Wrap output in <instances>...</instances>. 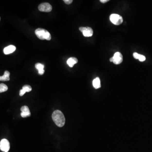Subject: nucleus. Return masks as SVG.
I'll return each mask as SVG.
<instances>
[{
  "mask_svg": "<svg viewBox=\"0 0 152 152\" xmlns=\"http://www.w3.org/2000/svg\"><path fill=\"white\" fill-rule=\"evenodd\" d=\"M139 55H140V54H138L137 53H133V54L134 58H135L136 59H139Z\"/></svg>",
  "mask_w": 152,
  "mask_h": 152,
  "instance_id": "nucleus-18",
  "label": "nucleus"
},
{
  "mask_svg": "<svg viewBox=\"0 0 152 152\" xmlns=\"http://www.w3.org/2000/svg\"><path fill=\"white\" fill-rule=\"evenodd\" d=\"M16 46L14 45H10L6 47L3 50V53L5 54H8L13 53L16 50Z\"/></svg>",
  "mask_w": 152,
  "mask_h": 152,
  "instance_id": "nucleus-8",
  "label": "nucleus"
},
{
  "mask_svg": "<svg viewBox=\"0 0 152 152\" xmlns=\"http://www.w3.org/2000/svg\"><path fill=\"white\" fill-rule=\"evenodd\" d=\"M26 93V92L24 91V90L21 89L19 91V96H23L25 94V93Z\"/></svg>",
  "mask_w": 152,
  "mask_h": 152,
  "instance_id": "nucleus-20",
  "label": "nucleus"
},
{
  "mask_svg": "<svg viewBox=\"0 0 152 152\" xmlns=\"http://www.w3.org/2000/svg\"><path fill=\"white\" fill-rule=\"evenodd\" d=\"M8 87L4 84L1 83L0 84V93L4 92L8 90Z\"/></svg>",
  "mask_w": 152,
  "mask_h": 152,
  "instance_id": "nucleus-12",
  "label": "nucleus"
},
{
  "mask_svg": "<svg viewBox=\"0 0 152 152\" xmlns=\"http://www.w3.org/2000/svg\"><path fill=\"white\" fill-rule=\"evenodd\" d=\"M38 9L40 11L46 12H49L52 10V7L48 3H44L38 6Z\"/></svg>",
  "mask_w": 152,
  "mask_h": 152,
  "instance_id": "nucleus-7",
  "label": "nucleus"
},
{
  "mask_svg": "<svg viewBox=\"0 0 152 152\" xmlns=\"http://www.w3.org/2000/svg\"><path fill=\"white\" fill-rule=\"evenodd\" d=\"M109 0H100V1L101 2V3H107V2L109 1Z\"/></svg>",
  "mask_w": 152,
  "mask_h": 152,
  "instance_id": "nucleus-22",
  "label": "nucleus"
},
{
  "mask_svg": "<svg viewBox=\"0 0 152 152\" xmlns=\"http://www.w3.org/2000/svg\"><path fill=\"white\" fill-rule=\"evenodd\" d=\"M52 119L55 124L59 127L63 126L65 124L66 119L64 115L59 110H56L53 112Z\"/></svg>",
  "mask_w": 152,
  "mask_h": 152,
  "instance_id": "nucleus-1",
  "label": "nucleus"
},
{
  "mask_svg": "<svg viewBox=\"0 0 152 152\" xmlns=\"http://www.w3.org/2000/svg\"><path fill=\"white\" fill-rule=\"evenodd\" d=\"M35 33L37 37L41 40L45 39L50 41L51 39V34L45 29L38 28L36 30Z\"/></svg>",
  "mask_w": 152,
  "mask_h": 152,
  "instance_id": "nucleus-2",
  "label": "nucleus"
},
{
  "mask_svg": "<svg viewBox=\"0 0 152 152\" xmlns=\"http://www.w3.org/2000/svg\"><path fill=\"white\" fill-rule=\"evenodd\" d=\"M109 61L116 65L120 64L123 61V55L120 52H116L115 53L114 56L110 58Z\"/></svg>",
  "mask_w": 152,
  "mask_h": 152,
  "instance_id": "nucleus-4",
  "label": "nucleus"
},
{
  "mask_svg": "<svg viewBox=\"0 0 152 152\" xmlns=\"http://www.w3.org/2000/svg\"><path fill=\"white\" fill-rule=\"evenodd\" d=\"M10 73L9 71H6L4 72V75L0 77V80L2 81H8L10 80Z\"/></svg>",
  "mask_w": 152,
  "mask_h": 152,
  "instance_id": "nucleus-11",
  "label": "nucleus"
},
{
  "mask_svg": "<svg viewBox=\"0 0 152 152\" xmlns=\"http://www.w3.org/2000/svg\"><path fill=\"white\" fill-rule=\"evenodd\" d=\"M31 115L30 112H21V117L23 118H25L26 117H30Z\"/></svg>",
  "mask_w": 152,
  "mask_h": 152,
  "instance_id": "nucleus-16",
  "label": "nucleus"
},
{
  "mask_svg": "<svg viewBox=\"0 0 152 152\" xmlns=\"http://www.w3.org/2000/svg\"><path fill=\"white\" fill-rule=\"evenodd\" d=\"M0 149L2 151L8 152L10 149V143L6 139H2L0 142Z\"/></svg>",
  "mask_w": 152,
  "mask_h": 152,
  "instance_id": "nucleus-5",
  "label": "nucleus"
},
{
  "mask_svg": "<svg viewBox=\"0 0 152 152\" xmlns=\"http://www.w3.org/2000/svg\"><path fill=\"white\" fill-rule=\"evenodd\" d=\"M111 22L116 26H119L123 22V19L121 16L117 14H113L111 15L109 17Z\"/></svg>",
  "mask_w": 152,
  "mask_h": 152,
  "instance_id": "nucleus-3",
  "label": "nucleus"
},
{
  "mask_svg": "<svg viewBox=\"0 0 152 152\" xmlns=\"http://www.w3.org/2000/svg\"><path fill=\"white\" fill-rule=\"evenodd\" d=\"M63 1L68 5L72 3L73 0H64Z\"/></svg>",
  "mask_w": 152,
  "mask_h": 152,
  "instance_id": "nucleus-19",
  "label": "nucleus"
},
{
  "mask_svg": "<svg viewBox=\"0 0 152 152\" xmlns=\"http://www.w3.org/2000/svg\"><path fill=\"white\" fill-rule=\"evenodd\" d=\"M79 30L82 33L85 37H91L93 34V31L91 27H81L79 28Z\"/></svg>",
  "mask_w": 152,
  "mask_h": 152,
  "instance_id": "nucleus-6",
  "label": "nucleus"
},
{
  "mask_svg": "<svg viewBox=\"0 0 152 152\" xmlns=\"http://www.w3.org/2000/svg\"><path fill=\"white\" fill-rule=\"evenodd\" d=\"M38 74H39L40 75H43L44 72H45V70L44 69H42V70H40L38 71Z\"/></svg>",
  "mask_w": 152,
  "mask_h": 152,
  "instance_id": "nucleus-21",
  "label": "nucleus"
},
{
  "mask_svg": "<svg viewBox=\"0 0 152 152\" xmlns=\"http://www.w3.org/2000/svg\"><path fill=\"white\" fill-rule=\"evenodd\" d=\"M78 62V60L75 57L69 58L67 61V63L70 67H73L75 64Z\"/></svg>",
  "mask_w": 152,
  "mask_h": 152,
  "instance_id": "nucleus-9",
  "label": "nucleus"
},
{
  "mask_svg": "<svg viewBox=\"0 0 152 152\" xmlns=\"http://www.w3.org/2000/svg\"><path fill=\"white\" fill-rule=\"evenodd\" d=\"M93 86L95 89H98L101 87V81L99 77H96L93 81Z\"/></svg>",
  "mask_w": 152,
  "mask_h": 152,
  "instance_id": "nucleus-10",
  "label": "nucleus"
},
{
  "mask_svg": "<svg viewBox=\"0 0 152 152\" xmlns=\"http://www.w3.org/2000/svg\"><path fill=\"white\" fill-rule=\"evenodd\" d=\"M35 67L36 69H37L38 70H40L42 69H44V65L43 64L40 63H37L35 64Z\"/></svg>",
  "mask_w": 152,
  "mask_h": 152,
  "instance_id": "nucleus-14",
  "label": "nucleus"
},
{
  "mask_svg": "<svg viewBox=\"0 0 152 152\" xmlns=\"http://www.w3.org/2000/svg\"><path fill=\"white\" fill-rule=\"evenodd\" d=\"M22 89L24 90V91L26 92H29L31 91L32 90V88L30 86V85H25L23 86Z\"/></svg>",
  "mask_w": 152,
  "mask_h": 152,
  "instance_id": "nucleus-13",
  "label": "nucleus"
},
{
  "mask_svg": "<svg viewBox=\"0 0 152 152\" xmlns=\"http://www.w3.org/2000/svg\"><path fill=\"white\" fill-rule=\"evenodd\" d=\"M21 112H30L29 108L27 106H23L21 108Z\"/></svg>",
  "mask_w": 152,
  "mask_h": 152,
  "instance_id": "nucleus-15",
  "label": "nucleus"
},
{
  "mask_svg": "<svg viewBox=\"0 0 152 152\" xmlns=\"http://www.w3.org/2000/svg\"><path fill=\"white\" fill-rule=\"evenodd\" d=\"M139 59V60L140 61H141V62H143V61H145V57L144 55H143L140 54L139 58V59Z\"/></svg>",
  "mask_w": 152,
  "mask_h": 152,
  "instance_id": "nucleus-17",
  "label": "nucleus"
}]
</instances>
